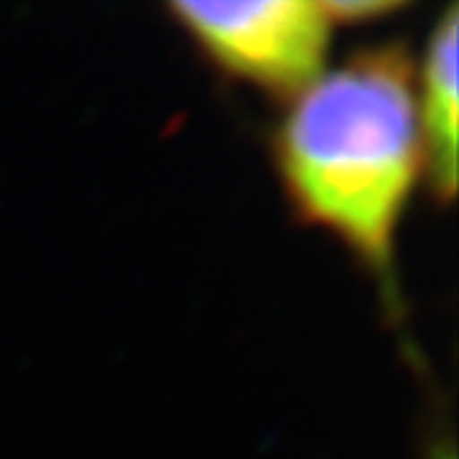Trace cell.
I'll list each match as a JSON object with an SVG mask.
<instances>
[{
  "instance_id": "cell-5",
  "label": "cell",
  "mask_w": 459,
  "mask_h": 459,
  "mask_svg": "<svg viewBox=\"0 0 459 459\" xmlns=\"http://www.w3.org/2000/svg\"><path fill=\"white\" fill-rule=\"evenodd\" d=\"M434 459H457V455H455V449H452V446H444L442 452H437V455H434Z\"/></svg>"
},
{
  "instance_id": "cell-3",
  "label": "cell",
  "mask_w": 459,
  "mask_h": 459,
  "mask_svg": "<svg viewBox=\"0 0 459 459\" xmlns=\"http://www.w3.org/2000/svg\"><path fill=\"white\" fill-rule=\"evenodd\" d=\"M457 31L459 11L457 5H449L429 39L421 65V95L416 90L429 186L442 204H449L457 195Z\"/></svg>"
},
{
  "instance_id": "cell-1",
  "label": "cell",
  "mask_w": 459,
  "mask_h": 459,
  "mask_svg": "<svg viewBox=\"0 0 459 459\" xmlns=\"http://www.w3.org/2000/svg\"><path fill=\"white\" fill-rule=\"evenodd\" d=\"M276 164L299 214L385 276L424 166L406 49L360 51L299 92L276 133Z\"/></svg>"
},
{
  "instance_id": "cell-2",
  "label": "cell",
  "mask_w": 459,
  "mask_h": 459,
  "mask_svg": "<svg viewBox=\"0 0 459 459\" xmlns=\"http://www.w3.org/2000/svg\"><path fill=\"white\" fill-rule=\"evenodd\" d=\"M169 13L232 77L276 95L304 92L322 74L332 21L322 3H171Z\"/></svg>"
},
{
  "instance_id": "cell-4",
  "label": "cell",
  "mask_w": 459,
  "mask_h": 459,
  "mask_svg": "<svg viewBox=\"0 0 459 459\" xmlns=\"http://www.w3.org/2000/svg\"><path fill=\"white\" fill-rule=\"evenodd\" d=\"M325 13L334 23H362V21H377L383 16L398 13L403 3L394 0H350V3H322Z\"/></svg>"
}]
</instances>
